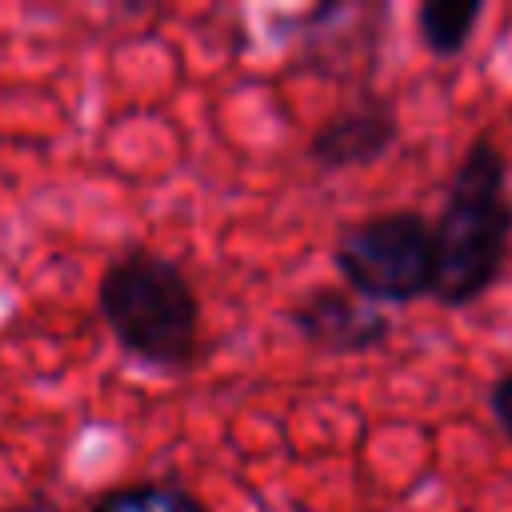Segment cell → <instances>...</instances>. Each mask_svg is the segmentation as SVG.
I'll return each mask as SVG.
<instances>
[{
	"mask_svg": "<svg viewBox=\"0 0 512 512\" xmlns=\"http://www.w3.org/2000/svg\"><path fill=\"white\" fill-rule=\"evenodd\" d=\"M512 244L508 160L500 144L480 132L452 168L444 208L432 220L436 280L432 296L448 308L480 300L504 268Z\"/></svg>",
	"mask_w": 512,
	"mask_h": 512,
	"instance_id": "obj_1",
	"label": "cell"
},
{
	"mask_svg": "<svg viewBox=\"0 0 512 512\" xmlns=\"http://www.w3.org/2000/svg\"><path fill=\"white\" fill-rule=\"evenodd\" d=\"M96 308L116 344L148 368H188L200 352V300L184 268L160 252L116 256L96 284Z\"/></svg>",
	"mask_w": 512,
	"mask_h": 512,
	"instance_id": "obj_2",
	"label": "cell"
},
{
	"mask_svg": "<svg viewBox=\"0 0 512 512\" xmlns=\"http://www.w3.org/2000/svg\"><path fill=\"white\" fill-rule=\"evenodd\" d=\"M336 272L360 300L408 304L432 296V224L412 208H392L348 224L332 248Z\"/></svg>",
	"mask_w": 512,
	"mask_h": 512,
	"instance_id": "obj_3",
	"label": "cell"
},
{
	"mask_svg": "<svg viewBox=\"0 0 512 512\" xmlns=\"http://www.w3.org/2000/svg\"><path fill=\"white\" fill-rule=\"evenodd\" d=\"M288 324L320 352L356 356L388 344L392 320L376 304L344 288H312L288 308Z\"/></svg>",
	"mask_w": 512,
	"mask_h": 512,
	"instance_id": "obj_4",
	"label": "cell"
},
{
	"mask_svg": "<svg viewBox=\"0 0 512 512\" xmlns=\"http://www.w3.org/2000/svg\"><path fill=\"white\" fill-rule=\"evenodd\" d=\"M396 140H400V124H396L392 100L368 92V96H356L352 104L336 108L312 132L308 156L328 172H344V168H364V164L380 160Z\"/></svg>",
	"mask_w": 512,
	"mask_h": 512,
	"instance_id": "obj_5",
	"label": "cell"
},
{
	"mask_svg": "<svg viewBox=\"0 0 512 512\" xmlns=\"http://www.w3.org/2000/svg\"><path fill=\"white\" fill-rule=\"evenodd\" d=\"M480 16H484V4L480 0H424L416 8L420 44L432 56H456V52L468 48Z\"/></svg>",
	"mask_w": 512,
	"mask_h": 512,
	"instance_id": "obj_6",
	"label": "cell"
},
{
	"mask_svg": "<svg viewBox=\"0 0 512 512\" xmlns=\"http://www.w3.org/2000/svg\"><path fill=\"white\" fill-rule=\"evenodd\" d=\"M88 512H208L192 492L176 488V484H124L104 492Z\"/></svg>",
	"mask_w": 512,
	"mask_h": 512,
	"instance_id": "obj_7",
	"label": "cell"
},
{
	"mask_svg": "<svg viewBox=\"0 0 512 512\" xmlns=\"http://www.w3.org/2000/svg\"><path fill=\"white\" fill-rule=\"evenodd\" d=\"M488 408H492V416H496L500 432H504V436H508V444H512V372H504V376L488 388Z\"/></svg>",
	"mask_w": 512,
	"mask_h": 512,
	"instance_id": "obj_8",
	"label": "cell"
},
{
	"mask_svg": "<svg viewBox=\"0 0 512 512\" xmlns=\"http://www.w3.org/2000/svg\"><path fill=\"white\" fill-rule=\"evenodd\" d=\"M0 512H56V508H52V500H48L44 492H36V496H28V500H20V504H8V508H0Z\"/></svg>",
	"mask_w": 512,
	"mask_h": 512,
	"instance_id": "obj_9",
	"label": "cell"
}]
</instances>
